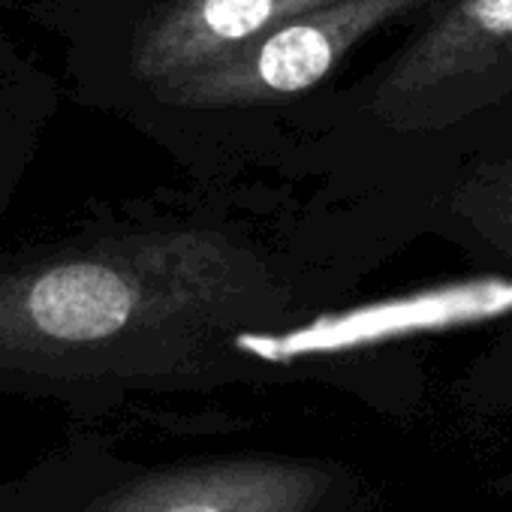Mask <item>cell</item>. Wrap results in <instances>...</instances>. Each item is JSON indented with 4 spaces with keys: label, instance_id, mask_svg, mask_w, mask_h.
I'll return each instance as SVG.
<instances>
[{
    "label": "cell",
    "instance_id": "7a4b0ae2",
    "mask_svg": "<svg viewBox=\"0 0 512 512\" xmlns=\"http://www.w3.org/2000/svg\"><path fill=\"white\" fill-rule=\"evenodd\" d=\"M509 148L512 0H437L362 67L275 181L395 202L425 223L461 172Z\"/></svg>",
    "mask_w": 512,
    "mask_h": 512
},
{
    "label": "cell",
    "instance_id": "ba28073f",
    "mask_svg": "<svg viewBox=\"0 0 512 512\" xmlns=\"http://www.w3.org/2000/svg\"><path fill=\"white\" fill-rule=\"evenodd\" d=\"M97 4H100V0H88V4H85V7H82V13H79V16H76V22H79V19H82V16H85V13H88V10H94V7H97ZM76 22H73V25H76ZM73 25H70V28H73ZM64 37H67V34H64ZM58 46H61V43H58Z\"/></svg>",
    "mask_w": 512,
    "mask_h": 512
},
{
    "label": "cell",
    "instance_id": "5b68a950",
    "mask_svg": "<svg viewBox=\"0 0 512 512\" xmlns=\"http://www.w3.org/2000/svg\"><path fill=\"white\" fill-rule=\"evenodd\" d=\"M332 0H100L61 40L73 100L121 118L130 106Z\"/></svg>",
    "mask_w": 512,
    "mask_h": 512
},
{
    "label": "cell",
    "instance_id": "3957f363",
    "mask_svg": "<svg viewBox=\"0 0 512 512\" xmlns=\"http://www.w3.org/2000/svg\"><path fill=\"white\" fill-rule=\"evenodd\" d=\"M434 4L332 0L154 91L121 121L199 184L275 181L365 58Z\"/></svg>",
    "mask_w": 512,
    "mask_h": 512
},
{
    "label": "cell",
    "instance_id": "277c9868",
    "mask_svg": "<svg viewBox=\"0 0 512 512\" xmlns=\"http://www.w3.org/2000/svg\"><path fill=\"white\" fill-rule=\"evenodd\" d=\"M0 512H389L353 461L272 449L139 461L100 428L0 482Z\"/></svg>",
    "mask_w": 512,
    "mask_h": 512
},
{
    "label": "cell",
    "instance_id": "6da1fadb",
    "mask_svg": "<svg viewBox=\"0 0 512 512\" xmlns=\"http://www.w3.org/2000/svg\"><path fill=\"white\" fill-rule=\"evenodd\" d=\"M395 202L232 181L0 247V395L94 425L136 398L296 380L275 341L422 238Z\"/></svg>",
    "mask_w": 512,
    "mask_h": 512
},
{
    "label": "cell",
    "instance_id": "52a82bcc",
    "mask_svg": "<svg viewBox=\"0 0 512 512\" xmlns=\"http://www.w3.org/2000/svg\"><path fill=\"white\" fill-rule=\"evenodd\" d=\"M488 488H491L494 494H500V497H512V461L488 482Z\"/></svg>",
    "mask_w": 512,
    "mask_h": 512
},
{
    "label": "cell",
    "instance_id": "8992f818",
    "mask_svg": "<svg viewBox=\"0 0 512 512\" xmlns=\"http://www.w3.org/2000/svg\"><path fill=\"white\" fill-rule=\"evenodd\" d=\"M67 85L55 76L25 34L0 22V220L43 154Z\"/></svg>",
    "mask_w": 512,
    "mask_h": 512
}]
</instances>
